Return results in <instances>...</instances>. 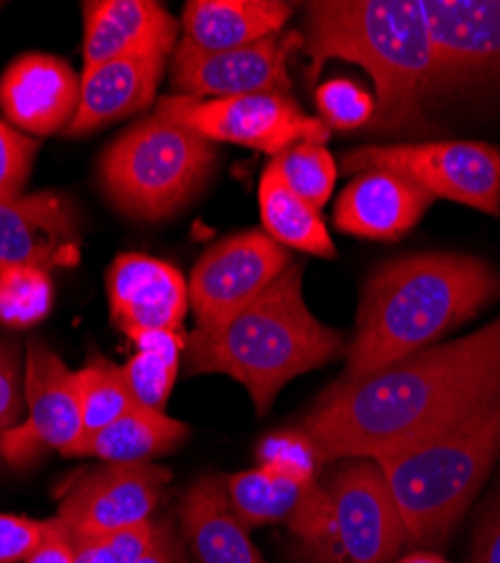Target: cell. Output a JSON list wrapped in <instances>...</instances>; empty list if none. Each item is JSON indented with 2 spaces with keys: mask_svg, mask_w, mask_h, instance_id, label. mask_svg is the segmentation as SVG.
I'll return each mask as SVG.
<instances>
[{
  "mask_svg": "<svg viewBox=\"0 0 500 563\" xmlns=\"http://www.w3.org/2000/svg\"><path fill=\"white\" fill-rule=\"evenodd\" d=\"M259 214L264 232L285 249L325 260L336 257L321 210L302 201L270 163L259 180Z\"/></svg>",
  "mask_w": 500,
  "mask_h": 563,
  "instance_id": "obj_24",
  "label": "cell"
},
{
  "mask_svg": "<svg viewBox=\"0 0 500 563\" xmlns=\"http://www.w3.org/2000/svg\"><path fill=\"white\" fill-rule=\"evenodd\" d=\"M399 563H446V561L437 554H431V552H415V554H408Z\"/></svg>",
  "mask_w": 500,
  "mask_h": 563,
  "instance_id": "obj_39",
  "label": "cell"
},
{
  "mask_svg": "<svg viewBox=\"0 0 500 563\" xmlns=\"http://www.w3.org/2000/svg\"><path fill=\"white\" fill-rule=\"evenodd\" d=\"M471 563H500V498L482 514L476 528Z\"/></svg>",
  "mask_w": 500,
  "mask_h": 563,
  "instance_id": "obj_37",
  "label": "cell"
},
{
  "mask_svg": "<svg viewBox=\"0 0 500 563\" xmlns=\"http://www.w3.org/2000/svg\"><path fill=\"white\" fill-rule=\"evenodd\" d=\"M53 307V282L48 271L36 266L0 268V322L14 330L32 327Z\"/></svg>",
  "mask_w": 500,
  "mask_h": 563,
  "instance_id": "obj_28",
  "label": "cell"
},
{
  "mask_svg": "<svg viewBox=\"0 0 500 563\" xmlns=\"http://www.w3.org/2000/svg\"><path fill=\"white\" fill-rule=\"evenodd\" d=\"M291 264L289 251L264 230L237 232L210 246L188 282L199 327H212L240 313Z\"/></svg>",
  "mask_w": 500,
  "mask_h": 563,
  "instance_id": "obj_11",
  "label": "cell"
},
{
  "mask_svg": "<svg viewBox=\"0 0 500 563\" xmlns=\"http://www.w3.org/2000/svg\"><path fill=\"white\" fill-rule=\"evenodd\" d=\"M79 234L70 206L53 195L0 197V268L75 266Z\"/></svg>",
  "mask_w": 500,
  "mask_h": 563,
  "instance_id": "obj_16",
  "label": "cell"
},
{
  "mask_svg": "<svg viewBox=\"0 0 500 563\" xmlns=\"http://www.w3.org/2000/svg\"><path fill=\"white\" fill-rule=\"evenodd\" d=\"M77 374V393L84 433H93L138 406L124 377V367L104 356H93Z\"/></svg>",
  "mask_w": 500,
  "mask_h": 563,
  "instance_id": "obj_27",
  "label": "cell"
},
{
  "mask_svg": "<svg viewBox=\"0 0 500 563\" xmlns=\"http://www.w3.org/2000/svg\"><path fill=\"white\" fill-rule=\"evenodd\" d=\"M500 401V318L458 341L431 345L358 382H336L304 415L300 433L321 464L375 460Z\"/></svg>",
  "mask_w": 500,
  "mask_h": 563,
  "instance_id": "obj_1",
  "label": "cell"
},
{
  "mask_svg": "<svg viewBox=\"0 0 500 563\" xmlns=\"http://www.w3.org/2000/svg\"><path fill=\"white\" fill-rule=\"evenodd\" d=\"M75 563H88L86 556H84V552H81V548H79V554H77V561H75Z\"/></svg>",
  "mask_w": 500,
  "mask_h": 563,
  "instance_id": "obj_40",
  "label": "cell"
},
{
  "mask_svg": "<svg viewBox=\"0 0 500 563\" xmlns=\"http://www.w3.org/2000/svg\"><path fill=\"white\" fill-rule=\"evenodd\" d=\"M27 417L0 442V457L27 466L53 449L64 451L84 433L77 374L41 341H30L25 358Z\"/></svg>",
  "mask_w": 500,
  "mask_h": 563,
  "instance_id": "obj_13",
  "label": "cell"
},
{
  "mask_svg": "<svg viewBox=\"0 0 500 563\" xmlns=\"http://www.w3.org/2000/svg\"><path fill=\"white\" fill-rule=\"evenodd\" d=\"M431 43V86L500 79V0H422Z\"/></svg>",
  "mask_w": 500,
  "mask_h": 563,
  "instance_id": "obj_14",
  "label": "cell"
},
{
  "mask_svg": "<svg viewBox=\"0 0 500 563\" xmlns=\"http://www.w3.org/2000/svg\"><path fill=\"white\" fill-rule=\"evenodd\" d=\"M433 197L395 172H360L336 201L338 230L363 240L395 242L415 228L433 206Z\"/></svg>",
  "mask_w": 500,
  "mask_h": 563,
  "instance_id": "obj_18",
  "label": "cell"
},
{
  "mask_svg": "<svg viewBox=\"0 0 500 563\" xmlns=\"http://www.w3.org/2000/svg\"><path fill=\"white\" fill-rule=\"evenodd\" d=\"M156 523V519H149L100 539H81V552L88 563H135L149 548Z\"/></svg>",
  "mask_w": 500,
  "mask_h": 563,
  "instance_id": "obj_33",
  "label": "cell"
},
{
  "mask_svg": "<svg viewBox=\"0 0 500 563\" xmlns=\"http://www.w3.org/2000/svg\"><path fill=\"white\" fill-rule=\"evenodd\" d=\"M270 165L311 208L321 210L330 201L338 169L325 145L298 143L273 158Z\"/></svg>",
  "mask_w": 500,
  "mask_h": 563,
  "instance_id": "obj_29",
  "label": "cell"
},
{
  "mask_svg": "<svg viewBox=\"0 0 500 563\" xmlns=\"http://www.w3.org/2000/svg\"><path fill=\"white\" fill-rule=\"evenodd\" d=\"M347 172H395L433 199H448L500 217V150L471 140L360 147L343 158Z\"/></svg>",
  "mask_w": 500,
  "mask_h": 563,
  "instance_id": "obj_8",
  "label": "cell"
},
{
  "mask_svg": "<svg viewBox=\"0 0 500 563\" xmlns=\"http://www.w3.org/2000/svg\"><path fill=\"white\" fill-rule=\"evenodd\" d=\"M214 147L176 115L169 98L104 152L100 178L115 208L158 221L186 208L208 183Z\"/></svg>",
  "mask_w": 500,
  "mask_h": 563,
  "instance_id": "obj_6",
  "label": "cell"
},
{
  "mask_svg": "<svg viewBox=\"0 0 500 563\" xmlns=\"http://www.w3.org/2000/svg\"><path fill=\"white\" fill-rule=\"evenodd\" d=\"M81 79L51 55H23L0 77V109L25 133L51 135L66 129L79 104Z\"/></svg>",
  "mask_w": 500,
  "mask_h": 563,
  "instance_id": "obj_17",
  "label": "cell"
},
{
  "mask_svg": "<svg viewBox=\"0 0 500 563\" xmlns=\"http://www.w3.org/2000/svg\"><path fill=\"white\" fill-rule=\"evenodd\" d=\"M169 104L180 120L210 143H235L273 158L298 143L325 145L330 140V126L302 113L282 92H259V96L229 100L169 96Z\"/></svg>",
  "mask_w": 500,
  "mask_h": 563,
  "instance_id": "obj_10",
  "label": "cell"
},
{
  "mask_svg": "<svg viewBox=\"0 0 500 563\" xmlns=\"http://www.w3.org/2000/svg\"><path fill=\"white\" fill-rule=\"evenodd\" d=\"M307 487L273 474L264 466L235 474L225 481L231 505L246 528L287 521Z\"/></svg>",
  "mask_w": 500,
  "mask_h": 563,
  "instance_id": "obj_26",
  "label": "cell"
},
{
  "mask_svg": "<svg viewBox=\"0 0 500 563\" xmlns=\"http://www.w3.org/2000/svg\"><path fill=\"white\" fill-rule=\"evenodd\" d=\"M167 57L169 53H138L84 70L79 104L64 131L84 135L145 111L156 98Z\"/></svg>",
  "mask_w": 500,
  "mask_h": 563,
  "instance_id": "obj_20",
  "label": "cell"
},
{
  "mask_svg": "<svg viewBox=\"0 0 500 563\" xmlns=\"http://www.w3.org/2000/svg\"><path fill=\"white\" fill-rule=\"evenodd\" d=\"M190 429L165 410L133 406L126 415L111 421L109 427L81 433L62 451L66 457H100L102 462L138 464L160 457L184 444Z\"/></svg>",
  "mask_w": 500,
  "mask_h": 563,
  "instance_id": "obj_23",
  "label": "cell"
},
{
  "mask_svg": "<svg viewBox=\"0 0 500 563\" xmlns=\"http://www.w3.org/2000/svg\"><path fill=\"white\" fill-rule=\"evenodd\" d=\"M135 563H186L184 543H180L178 532L169 519L156 523V532L149 548Z\"/></svg>",
  "mask_w": 500,
  "mask_h": 563,
  "instance_id": "obj_38",
  "label": "cell"
},
{
  "mask_svg": "<svg viewBox=\"0 0 500 563\" xmlns=\"http://www.w3.org/2000/svg\"><path fill=\"white\" fill-rule=\"evenodd\" d=\"M315 104L330 129L354 131L373 122L375 98L349 79H332L315 90Z\"/></svg>",
  "mask_w": 500,
  "mask_h": 563,
  "instance_id": "obj_31",
  "label": "cell"
},
{
  "mask_svg": "<svg viewBox=\"0 0 500 563\" xmlns=\"http://www.w3.org/2000/svg\"><path fill=\"white\" fill-rule=\"evenodd\" d=\"M171 472L138 462L102 466L75 474L59 489L57 519L79 539H100L154 519Z\"/></svg>",
  "mask_w": 500,
  "mask_h": 563,
  "instance_id": "obj_9",
  "label": "cell"
},
{
  "mask_svg": "<svg viewBox=\"0 0 500 563\" xmlns=\"http://www.w3.org/2000/svg\"><path fill=\"white\" fill-rule=\"evenodd\" d=\"M34 156V140L0 122V197H21Z\"/></svg>",
  "mask_w": 500,
  "mask_h": 563,
  "instance_id": "obj_34",
  "label": "cell"
},
{
  "mask_svg": "<svg viewBox=\"0 0 500 563\" xmlns=\"http://www.w3.org/2000/svg\"><path fill=\"white\" fill-rule=\"evenodd\" d=\"M327 505L298 537L311 563H395L408 541L401 514L375 460L347 462L330 481Z\"/></svg>",
  "mask_w": 500,
  "mask_h": 563,
  "instance_id": "obj_7",
  "label": "cell"
},
{
  "mask_svg": "<svg viewBox=\"0 0 500 563\" xmlns=\"http://www.w3.org/2000/svg\"><path fill=\"white\" fill-rule=\"evenodd\" d=\"M307 55L313 75L330 59L360 66L377 86L370 126L422 131L431 90L433 43L422 0H323L307 5Z\"/></svg>",
  "mask_w": 500,
  "mask_h": 563,
  "instance_id": "obj_4",
  "label": "cell"
},
{
  "mask_svg": "<svg viewBox=\"0 0 500 563\" xmlns=\"http://www.w3.org/2000/svg\"><path fill=\"white\" fill-rule=\"evenodd\" d=\"M347 336L318 320L302 296V266L291 264L233 318L197 327L186 343L188 374H225L251 395L257 415L300 374L334 361Z\"/></svg>",
  "mask_w": 500,
  "mask_h": 563,
  "instance_id": "obj_3",
  "label": "cell"
},
{
  "mask_svg": "<svg viewBox=\"0 0 500 563\" xmlns=\"http://www.w3.org/2000/svg\"><path fill=\"white\" fill-rule=\"evenodd\" d=\"M302 38L273 34L233 51L208 53L180 38L171 53V86L184 98L229 100L259 92H287L289 59Z\"/></svg>",
  "mask_w": 500,
  "mask_h": 563,
  "instance_id": "obj_12",
  "label": "cell"
},
{
  "mask_svg": "<svg viewBox=\"0 0 500 563\" xmlns=\"http://www.w3.org/2000/svg\"><path fill=\"white\" fill-rule=\"evenodd\" d=\"M133 343L138 352L124 365L131 395L138 406L165 410L186 343L176 332H149Z\"/></svg>",
  "mask_w": 500,
  "mask_h": 563,
  "instance_id": "obj_25",
  "label": "cell"
},
{
  "mask_svg": "<svg viewBox=\"0 0 500 563\" xmlns=\"http://www.w3.org/2000/svg\"><path fill=\"white\" fill-rule=\"evenodd\" d=\"M257 462L268 472L304 487L315 481V468L321 466L311 442L300 431L266 435L257 446Z\"/></svg>",
  "mask_w": 500,
  "mask_h": 563,
  "instance_id": "obj_30",
  "label": "cell"
},
{
  "mask_svg": "<svg viewBox=\"0 0 500 563\" xmlns=\"http://www.w3.org/2000/svg\"><path fill=\"white\" fill-rule=\"evenodd\" d=\"M178 21L152 0L84 3V70L138 55L174 53Z\"/></svg>",
  "mask_w": 500,
  "mask_h": 563,
  "instance_id": "obj_19",
  "label": "cell"
},
{
  "mask_svg": "<svg viewBox=\"0 0 500 563\" xmlns=\"http://www.w3.org/2000/svg\"><path fill=\"white\" fill-rule=\"evenodd\" d=\"M291 12V5L278 0H192L180 27L186 43L219 53L280 34Z\"/></svg>",
  "mask_w": 500,
  "mask_h": 563,
  "instance_id": "obj_22",
  "label": "cell"
},
{
  "mask_svg": "<svg viewBox=\"0 0 500 563\" xmlns=\"http://www.w3.org/2000/svg\"><path fill=\"white\" fill-rule=\"evenodd\" d=\"M180 526L197 563H262L248 528L235 514L225 481L205 476L180 503Z\"/></svg>",
  "mask_w": 500,
  "mask_h": 563,
  "instance_id": "obj_21",
  "label": "cell"
},
{
  "mask_svg": "<svg viewBox=\"0 0 500 563\" xmlns=\"http://www.w3.org/2000/svg\"><path fill=\"white\" fill-rule=\"evenodd\" d=\"M500 294L482 260L422 253L381 264L363 287L343 379L358 382L431 347Z\"/></svg>",
  "mask_w": 500,
  "mask_h": 563,
  "instance_id": "obj_2",
  "label": "cell"
},
{
  "mask_svg": "<svg viewBox=\"0 0 500 563\" xmlns=\"http://www.w3.org/2000/svg\"><path fill=\"white\" fill-rule=\"evenodd\" d=\"M111 320L131 341L149 332H180L188 282L167 262L141 253L118 255L107 273Z\"/></svg>",
  "mask_w": 500,
  "mask_h": 563,
  "instance_id": "obj_15",
  "label": "cell"
},
{
  "mask_svg": "<svg viewBox=\"0 0 500 563\" xmlns=\"http://www.w3.org/2000/svg\"><path fill=\"white\" fill-rule=\"evenodd\" d=\"M500 455V401L375 457L411 543L444 541Z\"/></svg>",
  "mask_w": 500,
  "mask_h": 563,
  "instance_id": "obj_5",
  "label": "cell"
},
{
  "mask_svg": "<svg viewBox=\"0 0 500 563\" xmlns=\"http://www.w3.org/2000/svg\"><path fill=\"white\" fill-rule=\"evenodd\" d=\"M23 410L25 365L21 363V347L12 339H0V442L21 424Z\"/></svg>",
  "mask_w": 500,
  "mask_h": 563,
  "instance_id": "obj_32",
  "label": "cell"
},
{
  "mask_svg": "<svg viewBox=\"0 0 500 563\" xmlns=\"http://www.w3.org/2000/svg\"><path fill=\"white\" fill-rule=\"evenodd\" d=\"M55 530L48 534L30 556L25 563H75L81 539L73 534L59 519H55Z\"/></svg>",
  "mask_w": 500,
  "mask_h": 563,
  "instance_id": "obj_36",
  "label": "cell"
},
{
  "mask_svg": "<svg viewBox=\"0 0 500 563\" xmlns=\"http://www.w3.org/2000/svg\"><path fill=\"white\" fill-rule=\"evenodd\" d=\"M53 521L0 514V563H25L27 556L55 530Z\"/></svg>",
  "mask_w": 500,
  "mask_h": 563,
  "instance_id": "obj_35",
  "label": "cell"
}]
</instances>
